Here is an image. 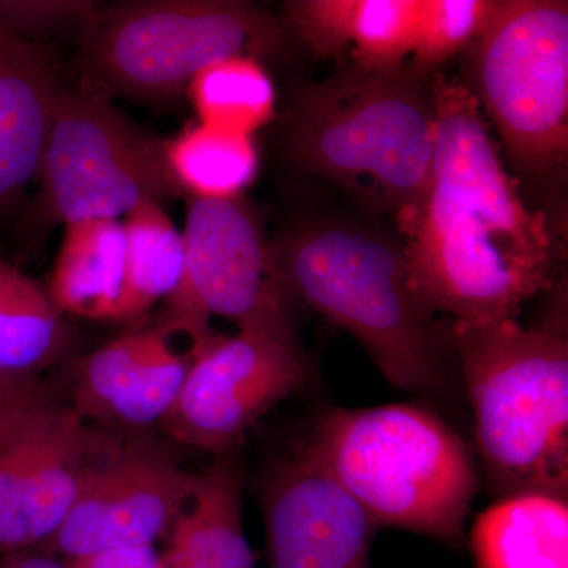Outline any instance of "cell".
<instances>
[{"label": "cell", "instance_id": "6da1fadb", "mask_svg": "<svg viewBox=\"0 0 568 568\" xmlns=\"http://www.w3.org/2000/svg\"><path fill=\"white\" fill-rule=\"evenodd\" d=\"M433 89L428 189L398 220L418 291L455 323L517 320L555 280V241L523 204L469 85L436 73Z\"/></svg>", "mask_w": 568, "mask_h": 568}, {"label": "cell", "instance_id": "7a4b0ae2", "mask_svg": "<svg viewBox=\"0 0 568 568\" xmlns=\"http://www.w3.org/2000/svg\"><path fill=\"white\" fill-rule=\"evenodd\" d=\"M435 73L351 63L297 85L280 118L287 163L396 222L424 197L435 152Z\"/></svg>", "mask_w": 568, "mask_h": 568}, {"label": "cell", "instance_id": "3957f363", "mask_svg": "<svg viewBox=\"0 0 568 568\" xmlns=\"http://www.w3.org/2000/svg\"><path fill=\"white\" fill-rule=\"evenodd\" d=\"M268 261L294 301L349 332L392 386H439L448 325L418 291L402 241L353 220L313 219L271 242Z\"/></svg>", "mask_w": 568, "mask_h": 568}, {"label": "cell", "instance_id": "277c9868", "mask_svg": "<svg viewBox=\"0 0 568 568\" xmlns=\"http://www.w3.org/2000/svg\"><path fill=\"white\" fill-rule=\"evenodd\" d=\"M476 418L488 485L499 499L568 495V339L517 320L448 324Z\"/></svg>", "mask_w": 568, "mask_h": 568}, {"label": "cell", "instance_id": "5b68a950", "mask_svg": "<svg viewBox=\"0 0 568 568\" xmlns=\"http://www.w3.org/2000/svg\"><path fill=\"white\" fill-rule=\"evenodd\" d=\"M377 528L458 540L477 491L457 433L413 405L331 409L304 447Z\"/></svg>", "mask_w": 568, "mask_h": 568}, {"label": "cell", "instance_id": "8992f818", "mask_svg": "<svg viewBox=\"0 0 568 568\" xmlns=\"http://www.w3.org/2000/svg\"><path fill=\"white\" fill-rule=\"evenodd\" d=\"M284 37L274 14L239 0L102 6L80 32L82 82L110 99L166 100L213 62L275 54Z\"/></svg>", "mask_w": 568, "mask_h": 568}, {"label": "cell", "instance_id": "52a82bcc", "mask_svg": "<svg viewBox=\"0 0 568 568\" xmlns=\"http://www.w3.org/2000/svg\"><path fill=\"white\" fill-rule=\"evenodd\" d=\"M470 48V92L508 156L528 174L560 166L568 152V3L491 0Z\"/></svg>", "mask_w": 568, "mask_h": 568}, {"label": "cell", "instance_id": "ba28073f", "mask_svg": "<svg viewBox=\"0 0 568 568\" xmlns=\"http://www.w3.org/2000/svg\"><path fill=\"white\" fill-rule=\"evenodd\" d=\"M43 222L121 220L142 204L185 196L166 141L134 125L110 97L80 82L63 89L39 171Z\"/></svg>", "mask_w": 568, "mask_h": 568}, {"label": "cell", "instance_id": "9c48e42d", "mask_svg": "<svg viewBox=\"0 0 568 568\" xmlns=\"http://www.w3.org/2000/svg\"><path fill=\"white\" fill-rule=\"evenodd\" d=\"M185 268L166 302V315L193 345L215 335L211 317L231 321L242 334L295 339L294 298L268 261V242L242 197L186 203Z\"/></svg>", "mask_w": 568, "mask_h": 568}, {"label": "cell", "instance_id": "30bf717a", "mask_svg": "<svg viewBox=\"0 0 568 568\" xmlns=\"http://www.w3.org/2000/svg\"><path fill=\"white\" fill-rule=\"evenodd\" d=\"M196 480L197 474L183 469L156 444L112 435L44 552L71 560L155 547L192 499Z\"/></svg>", "mask_w": 568, "mask_h": 568}, {"label": "cell", "instance_id": "8fae6325", "mask_svg": "<svg viewBox=\"0 0 568 568\" xmlns=\"http://www.w3.org/2000/svg\"><path fill=\"white\" fill-rule=\"evenodd\" d=\"M297 342L274 336L215 334L194 353L163 428L183 446L222 455L308 381Z\"/></svg>", "mask_w": 568, "mask_h": 568}, {"label": "cell", "instance_id": "7c38bea8", "mask_svg": "<svg viewBox=\"0 0 568 568\" xmlns=\"http://www.w3.org/2000/svg\"><path fill=\"white\" fill-rule=\"evenodd\" d=\"M111 436L51 398L0 426V552L51 540Z\"/></svg>", "mask_w": 568, "mask_h": 568}, {"label": "cell", "instance_id": "4fadbf2b", "mask_svg": "<svg viewBox=\"0 0 568 568\" xmlns=\"http://www.w3.org/2000/svg\"><path fill=\"white\" fill-rule=\"evenodd\" d=\"M268 568H372L377 526L302 448L264 495Z\"/></svg>", "mask_w": 568, "mask_h": 568}, {"label": "cell", "instance_id": "5bb4252c", "mask_svg": "<svg viewBox=\"0 0 568 568\" xmlns=\"http://www.w3.org/2000/svg\"><path fill=\"white\" fill-rule=\"evenodd\" d=\"M182 335L164 316L81 357L71 375V409L91 425H162L193 364V346L181 349L175 343Z\"/></svg>", "mask_w": 568, "mask_h": 568}, {"label": "cell", "instance_id": "9a60e30c", "mask_svg": "<svg viewBox=\"0 0 568 568\" xmlns=\"http://www.w3.org/2000/svg\"><path fill=\"white\" fill-rule=\"evenodd\" d=\"M63 89L48 48L0 31V215L39 178Z\"/></svg>", "mask_w": 568, "mask_h": 568}, {"label": "cell", "instance_id": "2e32d148", "mask_svg": "<svg viewBox=\"0 0 568 568\" xmlns=\"http://www.w3.org/2000/svg\"><path fill=\"white\" fill-rule=\"evenodd\" d=\"M418 0H291L286 24L310 50L353 65L394 70L410 58Z\"/></svg>", "mask_w": 568, "mask_h": 568}, {"label": "cell", "instance_id": "e0dca14e", "mask_svg": "<svg viewBox=\"0 0 568 568\" xmlns=\"http://www.w3.org/2000/svg\"><path fill=\"white\" fill-rule=\"evenodd\" d=\"M241 495V474L231 462L197 474L192 499L168 534L164 568H256Z\"/></svg>", "mask_w": 568, "mask_h": 568}, {"label": "cell", "instance_id": "ac0fdd59", "mask_svg": "<svg viewBox=\"0 0 568 568\" xmlns=\"http://www.w3.org/2000/svg\"><path fill=\"white\" fill-rule=\"evenodd\" d=\"M125 272L121 220H84L63 226L48 293L63 315L115 321Z\"/></svg>", "mask_w": 568, "mask_h": 568}, {"label": "cell", "instance_id": "d6986e66", "mask_svg": "<svg viewBox=\"0 0 568 568\" xmlns=\"http://www.w3.org/2000/svg\"><path fill=\"white\" fill-rule=\"evenodd\" d=\"M473 551L477 568H568L567 500L499 499L476 519Z\"/></svg>", "mask_w": 568, "mask_h": 568}, {"label": "cell", "instance_id": "ffe728a7", "mask_svg": "<svg viewBox=\"0 0 568 568\" xmlns=\"http://www.w3.org/2000/svg\"><path fill=\"white\" fill-rule=\"evenodd\" d=\"M73 339L47 284L0 260V376L39 379L70 353Z\"/></svg>", "mask_w": 568, "mask_h": 568}, {"label": "cell", "instance_id": "44dd1931", "mask_svg": "<svg viewBox=\"0 0 568 568\" xmlns=\"http://www.w3.org/2000/svg\"><path fill=\"white\" fill-rule=\"evenodd\" d=\"M122 226L125 272L115 321H134L160 302L166 304L181 286L185 241L162 204H142L125 216Z\"/></svg>", "mask_w": 568, "mask_h": 568}, {"label": "cell", "instance_id": "7402d4cb", "mask_svg": "<svg viewBox=\"0 0 568 568\" xmlns=\"http://www.w3.org/2000/svg\"><path fill=\"white\" fill-rule=\"evenodd\" d=\"M166 159L186 200H235L260 173L253 136L200 122L166 141Z\"/></svg>", "mask_w": 568, "mask_h": 568}, {"label": "cell", "instance_id": "603a6c76", "mask_svg": "<svg viewBox=\"0 0 568 568\" xmlns=\"http://www.w3.org/2000/svg\"><path fill=\"white\" fill-rule=\"evenodd\" d=\"M203 125L226 132H260L276 119V91L260 59L234 55L201 70L185 89Z\"/></svg>", "mask_w": 568, "mask_h": 568}, {"label": "cell", "instance_id": "cb8c5ba5", "mask_svg": "<svg viewBox=\"0 0 568 568\" xmlns=\"http://www.w3.org/2000/svg\"><path fill=\"white\" fill-rule=\"evenodd\" d=\"M491 0H418L414 69L435 73L440 63L473 47Z\"/></svg>", "mask_w": 568, "mask_h": 568}, {"label": "cell", "instance_id": "d4e9b609", "mask_svg": "<svg viewBox=\"0 0 568 568\" xmlns=\"http://www.w3.org/2000/svg\"><path fill=\"white\" fill-rule=\"evenodd\" d=\"M100 7L91 0H0V31L39 43L58 32H81Z\"/></svg>", "mask_w": 568, "mask_h": 568}, {"label": "cell", "instance_id": "484cf974", "mask_svg": "<svg viewBox=\"0 0 568 568\" xmlns=\"http://www.w3.org/2000/svg\"><path fill=\"white\" fill-rule=\"evenodd\" d=\"M65 564L69 568H164L163 552L155 547L112 549Z\"/></svg>", "mask_w": 568, "mask_h": 568}, {"label": "cell", "instance_id": "4316f807", "mask_svg": "<svg viewBox=\"0 0 568 568\" xmlns=\"http://www.w3.org/2000/svg\"><path fill=\"white\" fill-rule=\"evenodd\" d=\"M50 398L40 379L0 376V426L43 399Z\"/></svg>", "mask_w": 568, "mask_h": 568}, {"label": "cell", "instance_id": "83f0119b", "mask_svg": "<svg viewBox=\"0 0 568 568\" xmlns=\"http://www.w3.org/2000/svg\"><path fill=\"white\" fill-rule=\"evenodd\" d=\"M0 568H69L48 552L20 549V551L0 552Z\"/></svg>", "mask_w": 568, "mask_h": 568}]
</instances>
